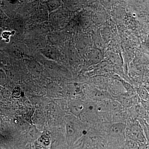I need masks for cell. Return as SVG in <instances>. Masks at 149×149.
I'll return each mask as SVG.
<instances>
[{
	"mask_svg": "<svg viewBox=\"0 0 149 149\" xmlns=\"http://www.w3.org/2000/svg\"><path fill=\"white\" fill-rule=\"evenodd\" d=\"M125 136L128 140L135 141L139 145L147 143L143 130L138 120H131L126 126Z\"/></svg>",
	"mask_w": 149,
	"mask_h": 149,
	"instance_id": "cell-1",
	"label": "cell"
},
{
	"mask_svg": "<svg viewBox=\"0 0 149 149\" xmlns=\"http://www.w3.org/2000/svg\"><path fill=\"white\" fill-rule=\"evenodd\" d=\"M126 125L122 123H116L111 126L110 133L113 137H122L125 134Z\"/></svg>",
	"mask_w": 149,
	"mask_h": 149,
	"instance_id": "cell-2",
	"label": "cell"
},
{
	"mask_svg": "<svg viewBox=\"0 0 149 149\" xmlns=\"http://www.w3.org/2000/svg\"><path fill=\"white\" fill-rule=\"evenodd\" d=\"M140 123L143 130L144 134L147 141V143L149 145V125L146 120L139 121Z\"/></svg>",
	"mask_w": 149,
	"mask_h": 149,
	"instance_id": "cell-3",
	"label": "cell"
},
{
	"mask_svg": "<svg viewBox=\"0 0 149 149\" xmlns=\"http://www.w3.org/2000/svg\"><path fill=\"white\" fill-rule=\"evenodd\" d=\"M124 149H140V145L135 141L127 140Z\"/></svg>",
	"mask_w": 149,
	"mask_h": 149,
	"instance_id": "cell-4",
	"label": "cell"
}]
</instances>
